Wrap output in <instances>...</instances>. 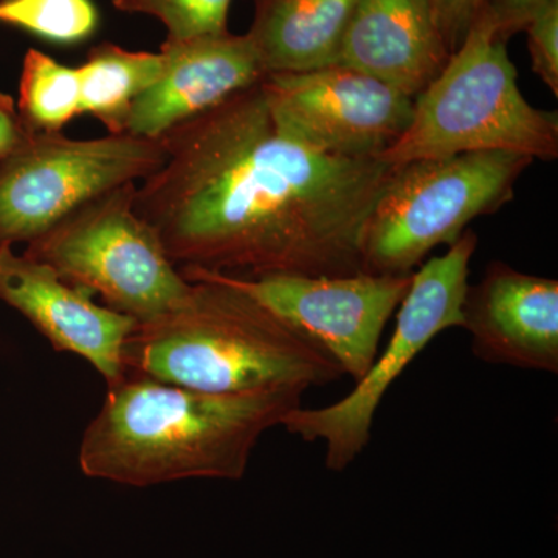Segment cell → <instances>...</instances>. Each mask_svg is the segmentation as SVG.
I'll return each instance as SVG.
<instances>
[{
    "label": "cell",
    "mask_w": 558,
    "mask_h": 558,
    "mask_svg": "<svg viewBox=\"0 0 558 558\" xmlns=\"http://www.w3.org/2000/svg\"><path fill=\"white\" fill-rule=\"evenodd\" d=\"M135 190L137 183H126L87 202L28 242L24 255L100 295L109 310L146 323L178 307L191 282L135 213Z\"/></svg>",
    "instance_id": "obj_6"
},
{
    "label": "cell",
    "mask_w": 558,
    "mask_h": 558,
    "mask_svg": "<svg viewBox=\"0 0 558 558\" xmlns=\"http://www.w3.org/2000/svg\"><path fill=\"white\" fill-rule=\"evenodd\" d=\"M484 2L486 0H429L433 16L450 53H454L464 43L484 9Z\"/></svg>",
    "instance_id": "obj_21"
},
{
    "label": "cell",
    "mask_w": 558,
    "mask_h": 558,
    "mask_svg": "<svg viewBox=\"0 0 558 558\" xmlns=\"http://www.w3.org/2000/svg\"><path fill=\"white\" fill-rule=\"evenodd\" d=\"M31 132L22 121L13 98L0 94V160L20 149Z\"/></svg>",
    "instance_id": "obj_23"
},
{
    "label": "cell",
    "mask_w": 558,
    "mask_h": 558,
    "mask_svg": "<svg viewBox=\"0 0 558 558\" xmlns=\"http://www.w3.org/2000/svg\"><path fill=\"white\" fill-rule=\"evenodd\" d=\"M304 392L281 387L219 395L126 373L84 429L81 472L132 487L241 480L264 433L281 427Z\"/></svg>",
    "instance_id": "obj_2"
},
{
    "label": "cell",
    "mask_w": 558,
    "mask_h": 558,
    "mask_svg": "<svg viewBox=\"0 0 558 558\" xmlns=\"http://www.w3.org/2000/svg\"><path fill=\"white\" fill-rule=\"evenodd\" d=\"M231 0H113L126 13L157 17L167 27L168 38L183 40L229 32Z\"/></svg>",
    "instance_id": "obj_19"
},
{
    "label": "cell",
    "mask_w": 558,
    "mask_h": 558,
    "mask_svg": "<svg viewBox=\"0 0 558 558\" xmlns=\"http://www.w3.org/2000/svg\"><path fill=\"white\" fill-rule=\"evenodd\" d=\"M450 57L429 0H357L340 62L414 98Z\"/></svg>",
    "instance_id": "obj_14"
},
{
    "label": "cell",
    "mask_w": 558,
    "mask_h": 558,
    "mask_svg": "<svg viewBox=\"0 0 558 558\" xmlns=\"http://www.w3.org/2000/svg\"><path fill=\"white\" fill-rule=\"evenodd\" d=\"M461 328L481 362L557 374L558 281L495 260L469 286Z\"/></svg>",
    "instance_id": "obj_12"
},
{
    "label": "cell",
    "mask_w": 558,
    "mask_h": 558,
    "mask_svg": "<svg viewBox=\"0 0 558 558\" xmlns=\"http://www.w3.org/2000/svg\"><path fill=\"white\" fill-rule=\"evenodd\" d=\"M534 161L483 150L396 167L363 230V274H413L429 252L457 242L473 219L508 205Z\"/></svg>",
    "instance_id": "obj_5"
},
{
    "label": "cell",
    "mask_w": 558,
    "mask_h": 558,
    "mask_svg": "<svg viewBox=\"0 0 558 558\" xmlns=\"http://www.w3.org/2000/svg\"><path fill=\"white\" fill-rule=\"evenodd\" d=\"M190 292L174 310L137 323L124 371L197 391L326 387L343 377L332 359L218 271L180 267Z\"/></svg>",
    "instance_id": "obj_3"
},
{
    "label": "cell",
    "mask_w": 558,
    "mask_h": 558,
    "mask_svg": "<svg viewBox=\"0 0 558 558\" xmlns=\"http://www.w3.org/2000/svg\"><path fill=\"white\" fill-rule=\"evenodd\" d=\"M16 106L28 131L61 132L81 116L78 69L61 64L43 51L28 50Z\"/></svg>",
    "instance_id": "obj_17"
},
{
    "label": "cell",
    "mask_w": 558,
    "mask_h": 558,
    "mask_svg": "<svg viewBox=\"0 0 558 558\" xmlns=\"http://www.w3.org/2000/svg\"><path fill=\"white\" fill-rule=\"evenodd\" d=\"M161 69L160 53L94 47L78 68L81 113L100 120L109 134H124L132 106L159 81Z\"/></svg>",
    "instance_id": "obj_16"
},
{
    "label": "cell",
    "mask_w": 558,
    "mask_h": 558,
    "mask_svg": "<svg viewBox=\"0 0 558 558\" xmlns=\"http://www.w3.org/2000/svg\"><path fill=\"white\" fill-rule=\"evenodd\" d=\"M259 87L279 130L330 156L379 159L413 117V98L341 62L267 73Z\"/></svg>",
    "instance_id": "obj_9"
},
{
    "label": "cell",
    "mask_w": 558,
    "mask_h": 558,
    "mask_svg": "<svg viewBox=\"0 0 558 558\" xmlns=\"http://www.w3.org/2000/svg\"><path fill=\"white\" fill-rule=\"evenodd\" d=\"M355 3L357 0H255L247 36L266 75L340 62Z\"/></svg>",
    "instance_id": "obj_15"
},
{
    "label": "cell",
    "mask_w": 558,
    "mask_h": 558,
    "mask_svg": "<svg viewBox=\"0 0 558 558\" xmlns=\"http://www.w3.org/2000/svg\"><path fill=\"white\" fill-rule=\"evenodd\" d=\"M524 32L527 33L532 70L554 97H558V0L543 7L529 21Z\"/></svg>",
    "instance_id": "obj_20"
},
{
    "label": "cell",
    "mask_w": 558,
    "mask_h": 558,
    "mask_svg": "<svg viewBox=\"0 0 558 558\" xmlns=\"http://www.w3.org/2000/svg\"><path fill=\"white\" fill-rule=\"evenodd\" d=\"M0 22L53 43L86 39L98 24L90 0H0Z\"/></svg>",
    "instance_id": "obj_18"
},
{
    "label": "cell",
    "mask_w": 558,
    "mask_h": 558,
    "mask_svg": "<svg viewBox=\"0 0 558 558\" xmlns=\"http://www.w3.org/2000/svg\"><path fill=\"white\" fill-rule=\"evenodd\" d=\"M506 44L480 14L442 72L413 98L409 128L379 159L400 167L505 150L557 160L558 113L535 108L523 97Z\"/></svg>",
    "instance_id": "obj_4"
},
{
    "label": "cell",
    "mask_w": 558,
    "mask_h": 558,
    "mask_svg": "<svg viewBox=\"0 0 558 558\" xmlns=\"http://www.w3.org/2000/svg\"><path fill=\"white\" fill-rule=\"evenodd\" d=\"M160 54V78L134 102L128 120L126 132L137 137L159 140L266 76L247 35L167 39Z\"/></svg>",
    "instance_id": "obj_13"
},
{
    "label": "cell",
    "mask_w": 558,
    "mask_h": 558,
    "mask_svg": "<svg viewBox=\"0 0 558 558\" xmlns=\"http://www.w3.org/2000/svg\"><path fill=\"white\" fill-rule=\"evenodd\" d=\"M553 0H486L483 16L494 25L499 38L509 40L524 32L529 21Z\"/></svg>",
    "instance_id": "obj_22"
},
{
    "label": "cell",
    "mask_w": 558,
    "mask_h": 558,
    "mask_svg": "<svg viewBox=\"0 0 558 558\" xmlns=\"http://www.w3.org/2000/svg\"><path fill=\"white\" fill-rule=\"evenodd\" d=\"M163 159L160 140L130 132L92 140L31 132L0 160V245L28 244L95 197L148 178Z\"/></svg>",
    "instance_id": "obj_8"
},
{
    "label": "cell",
    "mask_w": 558,
    "mask_h": 558,
    "mask_svg": "<svg viewBox=\"0 0 558 558\" xmlns=\"http://www.w3.org/2000/svg\"><path fill=\"white\" fill-rule=\"evenodd\" d=\"M476 248L478 236L465 230L444 255L414 271L387 348L379 351L349 395L322 409L299 407L282 418L281 427L290 435L325 446V464L330 472H344L368 447L381 400L403 371L440 333L461 328L470 260Z\"/></svg>",
    "instance_id": "obj_7"
},
{
    "label": "cell",
    "mask_w": 558,
    "mask_h": 558,
    "mask_svg": "<svg viewBox=\"0 0 558 558\" xmlns=\"http://www.w3.org/2000/svg\"><path fill=\"white\" fill-rule=\"evenodd\" d=\"M135 213L172 263L255 278L362 274V234L396 167L284 134L259 84L160 137Z\"/></svg>",
    "instance_id": "obj_1"
},
{
    "label": "cell",
    "mask_w": 558,
    "mask_h": 558,
    "mask_svg": "<svg viewBox=\"0 0 558 558\" xmlns=\"http://www.w3.org/2000/svg\"><path fill=\"white\" fill-rule=\"evenodd\" d=\"M289 328L322 349L343 376L357 381L380 351L392 314L411 286V275L355 274L341 277L264 275L245 278L218 271Z\"/></svg>",
    "instance_id": "obj_10"
},
{
    "label": "cell",
    "mask_w": 558,
    "mask_h": 558,
    "mask_svg": "<svg viewBox=\"0 0 558 558\" xmlns=\"http://www.w3.org/2000/svg\"><path fill=\"white\" fill-rule=\"evenodd\" d=\"M0 301L24 315L61 352L80 355L106 380L124 379L123 348L134 318L100 306L49 264L0 245Z\"/></svg>",
    "instance_id": "obj_11"
}]
</instances>
